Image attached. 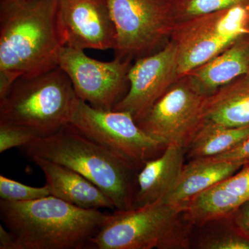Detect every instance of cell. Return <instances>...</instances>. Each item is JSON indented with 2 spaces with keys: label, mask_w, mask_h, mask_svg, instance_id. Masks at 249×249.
I'll return each instance as SVG.
<instances>
[{
  "label": "cell",
  "mask_w": 249,
  "mask_h": 249,
  "mask_svg": "<svg viewBox=\"0 0 249 249\" xmlns=\"http://www.w3.org/2000/svg\"><path fill=\"white\" fill-rule=\"evenodd\" d=\"M59 1L0 0V72L18 79L58 67L65 47Z\"/></svg>",
  "instance_id": "6da1fadb"
},
{
  "label": "cell",
  "mask_w": 249,
  "mask_h": 249,
  "mask_svg": "<svg viewBox=\"0 0 249 249\" xmlns=\"http://www.w3.org/2000/svg\"><path fill=\"white\" fill-rule=\"evenodd\" d=\"M49 196L27 201H0V218L19 249L91 248L107 217Z\"/></svg>",
  "instance_id": "7a4b0ae2"
},
{
  "label": "cell",
  "mask_w": 249,
  "mask_h": 249,
  "mask_svg": "<svg viewBox=\"0 0 249 249\" xmlns=\"http://www.w3.org/2000/svg\"><path fill=\"white\" fill-rule=\"evenodd\" d=\"M19 149L28 160L40 157L79 173L111 199L116 211L134 209L139 170L70 124Z\"/></svg>",
  "instance_id": "3957f363"
},
{
  "label": "cell",
  "mask_w": 249,
  "mask_h": 249,
  "mask_svg": "<svg viewBox=\"0 0 249 249\" xmlns=\"http://www.w3.org/2000/svg\"><path fill=\"white\" fill-rule=\"evenodd\" d=\"M193 227L186 206L161 199L107 214L91 240V248L187 249L191 244Z\"/></svg>",
  "instance_id": "277c9868"
},
{
  "label": "cell",
  "mask_w": 249,
  "mask_h": 249,
  "mask_svg": "<svg viewBox=\"0 0 249 249\" xmlns=\"http://www.w3.org/2000/svg\"><path fill=\"white\" fill-rule=\"evenodd\" d=\"M77 97L71 80L60 67L31 77H19L0 99V121L32 129L39 137L69 124Z\"/></svg>",
  "instance_id": "5b68a950"
},
{
  "label": "cell",
  "mask_w": 249,
  "mask_h": 249,
  "mask_svg": "<svg viewBox=\"0 0 249 249\" xmlns=\"http://www.w3.org/2000/svg\"><path fill=\"white\" fill-rule=\"evenodd\" d=\"M115 24V58L135 61L165 47L175 22L174 0H108Z\"/></svg>",
  "instance_id": "8992f818"
},
{
  "label": "cell",
  "mask_w": 249,
  "mask_h": 249,
  "mask_svg": "<svg viewBox=\"0 0 249 249\" xmlns=\"http://www.w3.org/2000/svg\"><path fill=\"white\" fill-rule=\"evenodd\" d=\"M68 124L139 170L166 147L144 132L129 112L96 109L79 98Z\"/></svg>",
  "instance_id": "52a82bcc"
},
{
  "label": "cell",
  "mask_w": 249,
  "mask_h": 249,
  "mask_svg": "<svg viewBox=\"0 0 249 249\" xmlns=\"http://www.w3.org/2000/svg\"><path fill=\"white\" fill-rule=\"evenodd\" d=\"M248 32L249 1L175 24L170 40L178 47L180 78Z\"/></svg>",
  "instance_id": "ba28073f"
},
{
  "label": "cell",
  "mask_w": 249,
  "mask_h": 249,
  "mask_svg": "<svg viewBox=\"0 0 249 249\" xmlns=\"http://www.w3.org/2000/svg\"><path fill=\"white\" fill-rule=\"evenodd\" d=\"M205 98L181 77L137 124L165 146L178 145L187 150L204 124Z\"/></svg>",
  "instance_id": "9c48e42d"
},
{
  "label": "cell",
  "mask_w": 249,
  "mask_h": 249,
  "mask_svg": "<svg viewBox=\"0 0 249 249\" xmlns=\"http://www.w3.org/2000/svg\"><path fill=\"white\" fill-rule=\"evenodd\" d=\"M132 65L130 60L118 58L100 61L68 47H62L58 57V67L71 80L77 97L103 110H113L127 94Z\"/></svg>",
  "instance_id": "30bf717a"
},
{
  "label": "cell",
  "mask_w": 249,
  "mask_h": 249,
  "mask_svg": "<svg viewBox=\"0 0 249 249\" xmlns=\"http://www.w3.org/2000/svg\"><path fill=\"white\" fill-rule=\"evenodd\" d=\"M178 78V47L170 40L160 50L132 63L128 72V91L113 110L127 111L137 121Z\"/></svg>",
  "instance_id": "8fae6325"
},
{
  "label": "cell",
  "mask_w": 249,
  "mask_h": 249,
  "mask_svg": "<svg viewBox=\"0 0 249 249\" xmlns=\"http://www.w3.org/2000/svg\"><path fill=\"white\" fill-rule=\"evenodd\" d=\"M58 19L65 47L115 49L116 27L108 0H60Z\"/></svg>",
  "instance_id": "7c38bea8"
},
{
  "label": "cell",
  "mask_w": 249,
  "mask_h": 249,
  "mask_svg": "<svg viewBox=\"0 0 249 249\" xmlns=\"http://www.w3.org/2000/svg\"><path fill=\"white\" fill-rule=\"evenodd\" d=\"M249 200V163L190 201L186 212L193 226L230 216Z\"/></svg>",
  "instance_id": "4fadbf2b"
},
{
  "label": "cell",
  "mask_w": 249,
  "mask_h": 249,
  "mask_svg": "<svg viewBox=\"0 0 249 249\" xmlns=\"http://www.w3.org/2000/svg\"><path fill=\"white\" fill-rule=\"evenodd\" d=\"M29 160L43 173L50 196L82 209L116 211L112 201L101 189L74 170L40 157Z\"/></svg>",
  "instance_id": "5bb4252c"
},
{
  "label": "cell",
  "mask_w": 249,
  "mask_h": 249,
  "mask_svg": "<svg viewBox=\"0 0 249 249\" xmlns=\"http://www.w3.org/2000/svg\"><path fill=\"white\" fill-rule=\"evenodd\" d=\"M249 73V32L241 36L227 48L183 77L196 92L205 97Z\"/></svg>",
  "instance_id": "9a60e30c"
},
{
  "label": "cell",
  "mask_w": 249,
  "mask_h": 249,
  "mask_svg": "<svg viewBox=\"0 0 249 249\" xmlns=\"http://www.w3.org/2000/svg\"><path fill=\"white\" fill-rule=\"evenodd\" d=\"M186 151L183 147L168 145L160 156L144 163L137 175L134 208L164 199L173 191L182 173Z\"/></svg>",
  "instance_id": "2e32d148"
},
{
  "label": "cell",
  "mask_w": 249,
  "mask_h": 249,
  "mask_svg": "<svg viewBox=\"0 0 249 249\" xmlns=\"http://www.w3.org/2000/svg\"><path fill=\"white\" fill-rule=\"evenodd\" d=\"M244 165L240 162L210 158L191 160L183 166L173 191L163 200L186 207L196 196L237 173Z\"/></svg>",
  "instance_id": "e0dca14e"
},
{
  "label": "cell",
  "mask_w": 249,
  "mask_h": 249,
  "mask_svg": "<svg viewBox=\"0 0 249 249\" xmlns=\"http://www.w3.org/2000/svg\"><path fill=\"white\" fill-rule=\"evenodd\" d=\"M204 124L223 127L249 124V73L239 77L205 98Z\"/></svg>",
  "instance_id": "ac0fdd59"
},
{
  "label": "cell",
  "mask_w": 249,
  "mask_h": 249,
  "mask_svg": "<svg viewBox=\"0 0 249 249\" xmlns=\"http://www.w3.org/2000/svg\"><path fill=\"white\" fill-rule=\"evenodd\" d=\"M249 137V124L223 127L204 124L187 149L190 160L209 158L232 150Z\"/></svg>",
  "instance_id": "d6986e66"
},
{
  "label": "cell",
  "mask_w": 249,
  "mask_h": 249,
  "mask_svg": "<svg viewBox=\"0 0 249 249\" xmlns=\"http://www.w3.org/2000/svg\"><path fill=\"white\" fill-rule=\"evenodd\" d=\"M249 0H174L176 24L193 18L229 9Z\"/></svg>",
  "instance_id": "ffe728a7"
},
{
  "label": "cell",
  "mask_w": 249,
  "mask_h": 249,
  "mask_svg": "<svg viewBox=\"0 0 249 249\" xmlns=\"http://www.w3.org/2000/svg\"><path fill=\"white\" fill-rule=\"evenodd\" d=\"M50 196L48 187L27 186L9 178L0 175V199L9 201L35 200Z\"/></svg>",
  "instance_id": "44dd1931"
},
{
  "label": "cell",
  "mask_w": 249,
  "mask_h": 249,
  "mask_svg": "<svg viewBox=\"0 0 249 249\" xmlns=\"http://www.w3.org/2000/svg\"><path fill=\"white\" fill-rule=\"evenodd\" d=\"M39 136L25 126L0 121V153L30 143Z\"/></svg>",
  "instance_id": "7402d4cb"
},
{
  "label": "cell",
  "mask_w": 249,
  "mask_h": 249,
  "mask_svg": "<svg viewBox=\"0 0 249 249\" xmlns=\"http://www.w3.org/2000/svg\"><path fill=\"white\" fill-rule=\"evenodd\" d=\"M227 231L206 235L199 242L198 248L202 249H249V239L232 227L229 221Z\"/></svg>",
  "instance_id": "603a6c76"
},
{
  "label": "cell",
  "mask_w": 249,
  "mask_h": 249,
  "mask_svg": "<svg viewBox=\"0 0 249 249\" xmlns=\"http://www.w3.org/2000/svg\"><path fill=\"white\" fill-rule=\"evenodd\" d=\"M227 218L237 231L249 239V200L241 205Z\"/></svg>",
  "instance_id": "cb8c5ba5"
},
{
  "label": "cell",
  "mask_w": 249,
  "mask_h": 249,
  "mask_svg": "<svg viewBox=\"0 0 249 249\" xmlns=\"http://www.w3.org/2000/svg\"><path fill=\"white\" fill-rule=\"evenodd\" d=\"M213 160H227V161L240 162L244 165L249 163V137L240 145H237L232 150L215 156L209 157Z\"/></svg>",
  "instance_id": "d4e9b609"
},
{
  "label": "cell",
  "mask_w": 249,
  "mask_h": 249,
  "mask_svg": "<svg viewBox=\"0 0 249 249\" xmlns=\"http://www.w3.org/2000/svg\"><path fill=\"white\" fill-rule=\"evenodd\" d=\"M0 249H19L14 236L2 225H0Z\"/></svg>",
  "instance_id": "484cf974"
}]
</instances>
